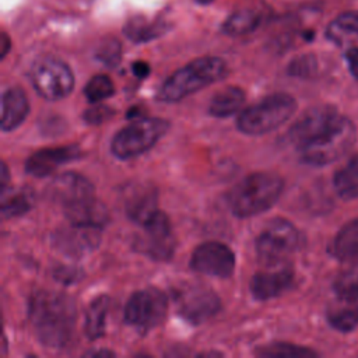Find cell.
<instances>
[{"instance_id":"obj_9","label":"cell","mask_w":358,"mask_h":358,"mask_svg":"<svg viewBox=\"0 0 358 358\" xmlns=\"http://www.w3.org/2000/svg\"><path fill=\"white\" fill-rule=\"evenodd\" d=\"M168 310V298L158 288H144L133 292L123 309V320L127 326L145 334L159 326Z\"/></svg>"},{"instance_id":"obj_5","label":"cell","mask_w":358,"mask_h":358,"mask_svg":"<svg viewBox=\"0 0 358 358\" xmlns=\"http://www.w3.org/2000/svg\"><path fill=\"white\" fill-rule=\"evenodd\" d=\"M169 122L162 117L133 119L120 129L110 141V152L117 159L136 158L152 148L169 130Z\"/></svg>"},{"instance_id":"obj_39","label":"cell","mask_w":358,"mask_h":358,"mask_svg":"<svg viewBox=\"0 0 358 358\" xmlns=\"http://www.w3.org/2000/svg\"><path fill=\"white\" fill-rule=\"evenodd\" d=\"M10 49H11V41H10L8 35L6 32H3L1 39H0V57L4 59Z\"/></svg>"},{"instance_id":"obj_38","label":"cell","mask_w":358,"mask_h":358,"mask_svg":"<svg viewBox=\"0 0 358 358\" xmlns=\"http://www.w3.org/2000/svg\"><path fill=\"white\" fill-rule=\"evenodd\" d=\"M131 71H133V74H134L137 78L144 80V78H147V77L150 76L151 67H150V64H148L147 62H144V60H137V62H134V63L131 64Z\"/></svg>"},{"instance_id":"obj_19","label":"cell","mask_w":358,"mask_h":358,"mask_svg":"<svg viewBox=\"0 0 358 358\" xmlns=\"http://www.w3.org/2000/svg\"><path fill=\"white\" fill-rule=\"evenodd\" d=\"M29 113V101L27 94L13 87L3 92L1 96V131H13L20 127Z\"/></svg>"},{"instance_id":"obj_30","label":"cell","mask_w":358,"mask_h":358,"mask_svg":"<svg viewBox=\"0 0 358 358\" xmlns=\"http://www.w3.org/2000/svg\"><path fill=\"white\" fill-rule=\"evenodd\" d=\"M327 35L330 39L336 42H341L345 36L358 38V10L347 11L340 14L327 29Z\"/></svg>"},{"instance_id":"obj_41","label":"cell","mask_w":358,"mask_h":358,"mask_svg":"<svg viewBox=\"0 0 358 358\" xmlns=\"http://www.w3.org/2000/svg\"><path fill=\"white\" fill-rule=\"evenodd\" d=\"M8 179H10V173H8V168L6 165V162L1 164V176H0V183H1V190H4L6 187H8Z\"/></svg>"},{"instance_id":"obj_13","label":"cell","mask_w":358,"mask_h":358,"mask_svg":"<svg viewBox=\"0 0 358 358\" xmlns=\"http://www.w3.org/2000/svg\"><path fill=\"white\" fill-rule=\"evenodd\" d=\"M52 246L62 255L80 259L92 253L101 243V228L69 224L52 234Z\"/></svg>"},{"instance_id":"obj_2","label":"cell","mask_w":358,"mask_h":358,"mask_svg":"<svg viewBox=\"0 0 358 358\" xmlns=\"http://www.w3.org/2000/svg\"><path fill=\"white\" fill-rule=\"evenodd\" d=\"M284 179L268 171L253 172L236 183L227 196L231 213L238 218H249L271 208L280 199Z\"/></svg>"},{"instance_id":"obj_12","label":"cell","mask_w":358,"mask_h":358,"mask_svg":"<svg viewBox=\"0 0 358 358\" xmlns=\"http://www.w3.org/2000/svg\"><path fill=\"white\" fill-rule=\"evenodd\" d=\"M189 264L196 273L210 277L228 278L235 270L236 259L235 253L228 245L217 241H207L200 243L193 250Z\"/></svg>"},{"instance_id":"obj_15","label":"cell","mask_w":358,"mask_h":358,"mask_svg":"<svg viewBox=\"0 0 358 358\" xmlns=\"http://www.w3.org/2000/svg\"><path fill=\"white\" fill-rule=\"evenodd\" d=\"M123 208L130 221L143 225L158 211V189L151 182H136L124 187Z\"/></svg>"},{"instance_id":"obj_10","label":"cell","mask_w":358,"mask_h":358,"mask_svg":"<svg viewBox=\"0 0 358 358\" xmlns=\"http://www.w3.org/2000/svg\"><path fill=\"white\" fill-rule=\"evenodd\" d=\"M140 227L141 232L136 235L133 249L157 262L169 260L176 249V238L168 215L158 210Z\"/></svg>"},{"instance_id":"obj_33","label":"cell","mask_w":358,"mask_h":358,"mask_svg":"<svg viewBox=\"0 0 358 358\" xmlns=\"http://www.w3.org/2000/svg\"><path fill=\"white\" fill-rule=\"evenodd\" d=\"M120 55H122V48L120 43L116 39H110L108 42H103L99 49L96 50V59L108 66L109 69L115 67L120 62Z\"/></svg>"},{"instance_id":"obj_42","label":"cell","mask_w":358,"mask_h":358,"mask_svg":"<svg viewBox=\"0 0 358 358\" xmlns=\"http://www.w3.org/2000/svg\"><path fill=\"white\" fill-rule=\"evenodd\" d=\"M199 3H203V4H207V3H210L211 0H197Z\"/></svg>"},{"instance_id":"obj_37","label":"cell","mask_w":358,"mask_h":358,"mask_svg":"<svg viewBox=\"0 0 358 358\" xmlns=\"http://www.w3.org/2000/svg\"><path fill=\"white\" fill-rule=\"evenodd\" d=\"M348 70L354 78L358 80V48H350L344 53Z\"/></svg>"},{"instance_id":"obj_29","label":"cell","mask_w":358,"mask_h":358,"mask_svg":"<svg viewBox=\"0 0 358 358\" xmlns=\"http://www.w3.org/2000/svg\"><path fill=\"white\" fill-rule=\"evenodd\" d=\"M333 288L340 299L355 301L358 298V260L337 275Z\"/></svg>"},{"instance_id":"obj_14","label":"cell","mask_w":358,"mask_h":358,"mask_svg":"<svg viewBox=\"0 0 358 358\" xmlns=\"http://www.w3.org/2000/svg\"><path fill=\"white\" fill-rule=\"evenodd\" d=\"M340 117L330 105H320L306 110L288 130L287 138L298 150L326 133Z\"/></svg>"},{"instance_id":"obj_7","label":"cell","mask_w":358,"mask_h":358,"mask_svg":"<svg viewBox=\"0 0 358 358\" xmlns=\"http://www.w3.org/2000/svg\"><path fill=\"white\" fill-rule=\"evenodd\" d=\"M355 140L357 130L354 123L348 117L340 116L326 133L299 148L301 159L313 166L331 164L347 154Z\"/></svg>"},{"instance_id":"obj_31","label":"cell","mask_w":358,"mask_h":358,"mask_svg":"<svg viewBox=\"0 0 358 358\" xmlns=\"http://www.w3.org/2000/svg\"><path fill=\"white\" fill-rule=\"evenodd\" d=\"M115 94V85L106 74L94 76L84 87V95L88 102L96 103Z\"/></svg>"},{"instance_id":"obj_18","label":"cell","mask_w":358,"mask_h":358,"mask_svg":"<svg viewBox=\"0 0 358 358\" xmlns=\"http://www.w3.org/2000/svg\"><path fill=\"white\" fill-rule=\"evenodd\" d=\"M294 284V271L281 267L271 271H259L250 280V292L257 301H268L282 295Z\"/></svg>"},{"instance_id":"obj_21","label":"cell","mask_w":358,"mask_h":358,"mask_svg":"<svg viewBox=\"0 0 358 358\" xmlns=\"http://www.w3.org/2000/svg\"><path fill=\"white\" fill-rule=\"evenodd\" d=\"M331 255L341 262L358 260V218L347 222L334 236Z\"/></svg>"},{"instance_id":"obj_26","label":"cell","mask_w":358,"mask_h":358,"mask_svg":"<svg viewBox=\"0 0 358 358\" xmlns=\"http://www.w3.org/2000/svg\"><path fill=\"white\" fill-rule=\"evenodd\" d=\"M334 189L344 200L358 197V152L334 175Z\"/></svg>"},{"instance_id":"obj_28","label":"cell","mask_w":358,"mask_h":358,"mask_svg":"<svg viewBox=\"0 0 358 358\" xmlns=\"http://www.w3.org/2000/svg\"><path fill=\"white\" fill-rule=\"evenodd\" d=\"M256 355L259 357H266V358H281V357H288V358H310L316 357L317 354L306 347L295 345L291 343H282V341H275L270 343L262 347L256 348Z\"/></svg>"},{"instance_id":"obj_24","label":"cell","mask_w":358,"mask_h":358,"mask_svg":"<svg viewBox=\"0 0 358 358\" xmlns=\"http://www.w3.org/2000/svg\"><path fill=\"white\" fill-rule=\"evenodd\" d=\"M109 305H110V299L108 295H98L90 302L85 310V322H84V331L87 338L98 340L105 334Z\"/></svg>"},{"instance_id":"obj_20","label":"cell","mask_w":358,"mask_h":358,"mask_svg":"<svg viewBox=\"0 0 358 358\" xmlns=\"http://www.w3.org/2000/svg\"><path fill=\"white\" fill-rule=\"evenodd\" d=\"M63 211L67 221L77 225L102 228L109 221V213L106 206L102 201L96 200L95 196L70 207H66L63 208Z\"/></svg>"},{"instance_id":"obj_11","label":"cell","mask_w":358,"mask_h":358,"mask_svg":"<svg viewBox=\"0 0 358 358\" xmlns=\"http://www.w3.org/2000/svg\"><path fill=\"white\" fill-rule=\"evenodd\" d=\"M178 315L192 326L203 324L221 309V299L214 289L203 284H190L175 292Z\"/></svg>"},{"instance_id":"obj_25","label":"cell","mask_w":358,"mask_h":358,"mask_svg":"<svg viewBox=\"0 0 358 358\" xmlns=\"http://www.w3.org/2000/svg\"><path fill=\"white\" fill-rule=\"evenodd\" d=\"M262 14L256 8H242L231 14L222 24V32L229 36L250 34L262 22Z\"/></svg>"},{"instance_id":"obj_34","label":"cell","mask_w":358,"mask_h":358,"mask_svg":"<svg viewBox=\"0 0 358 358\" xmlns=\"http://www.w3.org/2000/svg\"><path fill=\"white\" fill-rule=\"evenodd\" d=\"M52 275L57 282L64 285H71L84 277V271L77 266H67V264H56L52 268Z\"/></svg>"},{"instance_id":"obj_16","label":"cell","mask_w":358,"mask_h":358,"mask_svg":"<svg viewBox=\"0 0 358 358\" xmlns=\"http://www.w3.org/2000/svg\"><path fill=\"white\" fill-rule=\"evenodd\" d=\"M94 185L77 172H64L48 186V197L63 208L94 197Z\"/></svg>"},{"instance_id":"obj_1","label":"cell","mask_w":358,"mask_h":358,"mask_svg":"<svg viewBox=\"0 0 358 358\" xmlns=\"http://www.w3.org/2000/svg\"><path fill=\"white\" fill-rule=\"evenodd\" d=\"M28 317L42 345L62 350L73 338L77 308L73 298L63 292L39 289L29 298Z\"/></svg>"},{"instance_id":"obj_6","label":"cell","mask_w":358,"mask_h":358,"mask_svg":"<svg viewBox=\"0 0 358 358\" xmlns=\"http://www.w3.org/2000/svg\"><path fill=\"white\" fill-rule=\"evenodd\" d=\"M302 245L298 228L285 218L270 220L255 241L259 260L266 266L282 264Z\"/></svg>"},{"instance_id":"obj_27","label":"cell","mask_w":358,"mask_h":358,"mask_svg":"<svg viewBox=\"0 0 358 358\" xmlns=\"http://www.w3.org/2000/svg\"><path fill=\"white\" fill-rule=\"evenodd\" d=\"M341 301V305L329 310L327 320L333 329L347 333L358 326V303L355 301Z\"/></svg>"},{"instance_id":"obj_17","label":"cell","mask_w":358,"mask_h":358,"mask_svg":"<svg viewBox=\"0 0 358 358\" xmlns=\"http://www.w3.org/2000/svg\"><path fill=\"white\" fill-rule=\"evenodd\" d=\"M83 152L77 144L42 148L31 154L25 161V172L35 178L52 175L59 166L81 158Z\"/></svg>"},{"instance_id":"obj_23","label":"cell","mask_w":358,"mask_h":358,"mask_svg":"<svg viewBox=\"0 0 358 358\" xmlns=\"http://www.w3.org/2000/svg\"><path fill=\"white\" fill-rule=\"evenodd\" d=\"M34 206V193L28 187H6L1 190V217L4 220L27 214Z\"/></svg>"},{"instance_id":"obj_35","label":"cell","mask_w":358,"mask_h":358,"mask_svg":"<svg viewBox=\"0 0 358 358\" xmlns=\"http://www.w3.org/2000/svg\"><path fill=\"white\" fill-rule=\"evenodd\" d=\"M116 110L108 105H95V106H91L88 109L84 110L83 113V119L87 124H102L105 122H108L109 119H112L115 116Z\"/></svg>"},{"instance_id":"obj_32","label":"cell","mask_w":358,"mask_h":358,"mask_svg":"<svg viewBox=\"0 0 358 358\" xmlns=\"http://www.w3.org/2000/svg\"><path fill=\"white\" fill-rule=\"evenodd\" d=\"M165 31V27L161 24H150L147 21L133 20L124 27V34L133 42H148Z\"/></svg>"},{"instance_id":"obj_8","label":"cell","mask_w":358,"mask_h":358,"mask_svg":"<svg viewBox=\"0 0 358 358\" xmlns=\"http://www.w3.org/2000/svg\"><path fill=\"white\" fill-rule=\"evenodd\" d=\"M34 90L46 101H60L74 88V74L69 64L53 56L38 59L29 71Z\"/></svg>"},{"instance_id":"obj_22","label":"cell","mask_w":358,"mask_h":358,"mask_svg":"<svg viewBox=\"0 0 358 358\" xmlns=\"http://www.w3.org/2000/svg\"><path fill=\"white\" fill-rule=\"evenodd\" d=\"M245 91L239 87H225L214 94L208 103V113L214 117H229L242 108L245 102Z\"/></svg>"},{"instance_id":"obj_4","label":"cell","mask_w":358,"mask_h":358,"mask_svg":"<svg viewBox=\"0 0 358 358\" xmlns=\"http://www.w3.org/2000/svg\"><path fill=\"white\" fill-rule=\"evenodd\" d=\"M296 110V101L285 92H275L243 109L236 127L248 136H263L285 123Z\"/></svg>"},{"instance_id":"obj_40","label":"cell","mask_w":358,"mask_h":358,"mask_svg":"<svg viewBox=\"0 0 358 358\" xmlns=\"http://www.w3.org/2000/svg\"><path fill=\"white\" fill-rule=\"evenodd\" d=\"M85 357H115L116 354L112 351V350H108V348H96V350H90L84 354Z\"/></svg>"},{"instance_id":"obj_3","label":"cell","mask_w":358,"mask_h":358,"mask_svg":"<svg viewBox=\"0 0 358 358\" xmlns=\"http://www.w3.org/2000/svg\"><path fill=\"white\" fill-rule=\"evenodd\" d=\"M228 74L227 62L217 56L197 57L173 71L161 85V102H179L186 96L221 81Z\"/></svg>"},{"instance_id":"obj_36","label":"cell","mask_w":358,"mask_h":358,"mask_svg":"<svg viewBox=\"0 0 358 358\" xmlns=\"http://www.w3.org/2000/svg\"><path fill=\"white\" fill-rule=\"evenodd\" d=\"M316 69V62L312 56H301L295 60H292L288 66V74L294 76V77H301V78H306L310 77L313 74Z\"/></svg>"}]
</instances>
